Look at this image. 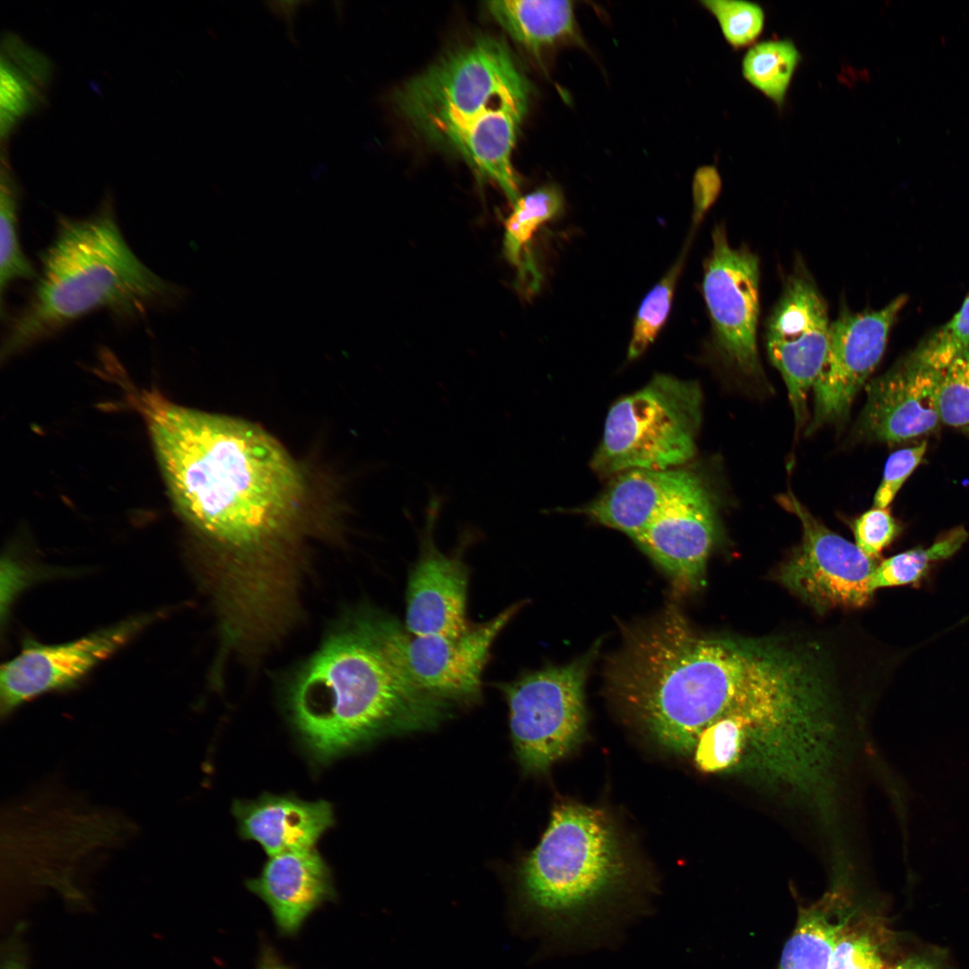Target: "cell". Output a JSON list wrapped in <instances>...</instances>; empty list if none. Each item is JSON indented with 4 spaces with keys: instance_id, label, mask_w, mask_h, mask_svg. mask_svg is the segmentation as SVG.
<instances>
[{
    "instance_id": "cell-8",
    "label": "cell",
    "mask_w": 969,
    "mask_h": 969,
    "mask_svg": "<svg viewBox=\"0 0 969 969\" xmlns=\"http://www.w3.org/2000/svg\"><path fill=\"white\" fill-rule=\"evenodd\" d=\"M586 662L544 668L501 685L515 752L527 771L547 770L581 739Z\"/></svg>"
},
{
    "instance_id": "cell-25",
    "label": "cell",
    "mask_w": 969,
    "mask_h": 969,
    "mask_svg": "<svg viewBox=\"0 0 969 969\" xmlns=\"http://www.w3.org/2000/svg\"><path fill=\"white\" fill-rule=\"evenodd\" d=\"M708 208L694 204L690 231L677 259L643 299L633 327L628 359L641 356L656 338L668 316L675 289L700 221Z\"/></svg>"
},
{
    "instance_id": "cell-9",
    "label": "cell",
    "mask_w": 969,
    "mask_h": 969,
    "mask_svg": "<svg viewBox=\"0 0 969 969\" xmlns=\"http://www.w3.org/2000/svg\"><path fill=\"white\" fill-rule=\"evenodd\" d=\"M760 263L747 247L730 246L723 224L711 233L703 291L717 353L746 377L763 374L757 349Z\"/></svg>"
},
{
    "instance_id": "cell-5",
    "label": "cell",
    "mask_w": 969,
    "mask_h": 969,
    "mask_svg": "<svg viewBox=\"0 0 969 969\" xmlns=\"http://www.w3.org/2000/svg\"><path fill=\"white\" fill-rule=\"evenodd\" d=\"M625 873L603 812L579 804L559 805L520 868V913L560 940L595 937L619 918L609 898Z\"/></svg>"
},
{
    "instance_id": "cell-4",
    "label": "cell",
    "mask_w": 969,
    "mask_h": 969,
    "mask_svg": "<svg viewBox=\"0 0 969 969\" xmlns=\"http://www.w3.org/2000/svg\"><path fill=\"white\" fill-rule=\"evenodd\" d=\"M529 96L508 46L481 36L409 80L394 101L419 135L467 162L519 131Z\"/></svg>"
},
{
    "instance_id": "cell-34",
    "label": "cell",
    "mask_w": 969,
    "mask_h": 969,
    "mask_svg": "<svg viewBox=\"0 0 969 969\" xmlns=\"http://www.w3.org/2000/svg\"><path fill=\"white\" fill-rule=\"evenodd\" d=\"M888 969H955L940 948L912 943L900 947Z\"/></svg>"
},
{
    "instance_id": "cell-28",
    "label": "cell",
    "mask_w": 969,
    "mask_h": 969,
    "mask_svg": "<svg viewBox=\"0 0 969 969\" xmlns=\"http://www.w3.org/2000/svg\"><path fill=\"white\" fill-rule=\"evenodd\" d=\"M967 538L962 528L949 532L929 548H916L884 560L877 565L871 578V590L917 581L931 563L954 554Z\"/></svg>"
},
{
    "instance_id": "cell-38",
    "label": "cell",
    "mask_w": 969,
    "mask_h": 969,
    "mask_svg": "<svg viewBox=\"0 0 969 969\" xmlns=\"http://www.w3.org/2000/svg\"><path fill=\"white\" fill-rule=\"evenodd\" d=\"M258 969H292L284 965L271 948H265Z\"/></svg>"
},
{
    "instance_id": "cell-18",
    "label": "cell",
    "mask_w": 969,
    "mask_h": 969,
    "mask_svg": "<svg viewBox=\"0 0 969 969\" xmlns=\"http://www.w3.org/2000/svg\"><path fill=\"white\" fill-rule=\"evenodd\" d=\"M705 484L696 472L678 467L632 469L615 475L580 511L633 539L665 510Z\"/></svg>"
},
{
    "instance_id": "cell-12",
    "label": "cell",
    "mask_w": 969,
    "mask_h": 969,
    "mask_svg": "<svg viewBox=\"0 0 969 969\" xmlns=\"http://www.w3.org/2000/svg\"><path fill=\"white\" fill-rule=\"evenodd\" d=\"M906 301L900 295L879 310L860 312L842 308L831 322L825 356L812 387L814 410L808 434L848 416L854 398L879 363Z\"/></svg>"
},
{
    "instance_id": "cell-26",
    "label": "cell",
    "mask_w": 969,
    "mask_h": 969,
    "mask_svg": "<svg viewBox=\"0 0 969 969\" xmlns=\"http://www.w3.org/2000/svg\"><path fill=\"white\" fill-rule=\"evenodd\" d=\"M19 186L2 153L0 177V290L3 301L4 291L14 281L32 279L35 270L24 255L18 233Z\"/></svg>"
},
{
    "instance_id": "cell-3",
    "label": "cell",
    "mask_w": 969,
    "mask_h": 969,
    "mask_svg": "<svg viewBox=\"0 0 969 969\" xmlns=\"http://www.w3.org/2000/svg\"><path fill=\"white\" fill-rule=\"evenodd\" d=\"M179 295L130 249L107 196L86 218H59L55 238L40 256L34 290L4 336L2 356L51 337L97 310L136 318Z\"/></svg>"
},
{
    "instance_id": "cell-40",
    "label": "cell",
    "mask_w": 969,
    "mask_h": 969,
    "mask_svg": "<svg viewBox=\"0 0 969 969\" xmlns=\"http://www.w3.org/2000/svg\"><path fill=\"white\" fill-rule=\"evenodd\" d=\"M257 652H258V651H257ZM240 653H255V652H240Z\"/></svg>"
},
{
    "instance_id": "cell-22",
    "label": "cell",
    "mask_w": 969,
    "mask_h": 969,
    "mask_svg": "<svg viewBox=\"0 0 969 969\" xmlns=\"http://www.w3.org/2000/svg\"><path fill=\"white\" fill-rule=\"evenodd\" d=\"M486 8L514 40L533 52L575 36L571 1H491L486 3Z\"/></svg>"
},
{
    "instance_id": "cell-11",
    "label": "cell",
    "mask_w": 969,
    "mask_h": 969,
    "mask_svg": "<svg viewBox=\"0 0 969 969\" xmlns=\"http://www.w3.org/2000/svg\"><path fill=\"white\" fill-rule=\"evenodd\" d=\"M780 502L798 517L803 534L800 546L781 568L782 583L817 609L868 603L873 595L875 559L825 527L791 492L780 496Z\"/></svg>"
},
{
    "instance_id": "cell-17",
    "label": "cell",
    "mask_w": 969,
    "mask_h": 969,
    "mask_svg": "<svg viewBox=\"0 0 969 969\" xmlns=\"http://www.w3.org/2000/svg\"><path fill=\"white\" fill-rule=\"evenodd\" d=\"M246 886L267 905L284 936L297 934L312 912L336 897L331 870L315 848L268 857Z\"/></svg>"
},
{
    "instance_id": "cell-21",
    "label": "cell",
    "mask_w": 969,
    "mask_h": 969,
    "mask_svg": "<svg viewBox=\"0 0 969 969\" xmlns=\"http://www.w3.org/2000/svg\"><path fill=\"white\" fill-rule=\"evenodd\" d=\"M52 65L17 36L4 37L1 54V139L3 145L22 118L45 100Z\"/></svg>"
},
{
    "instance_id": "cell-7",
    "label": "cell",
    "mask_w": 969,
    "mask_h": 969,
    "mask_svg": "<svg viewBox=\"0 0 969 969\" xmlns=\"http://www.w3.org/2000/svg\"><path fill=\"white\" fill-rule=\"evenodd\" d=\"M517 603L458 637L413 635L394 618L366 609L371 631L399 676L415 688L449 701L480 695L483 670L496 637L519 612Z\"/></svg>"
},
{
    "instance_id": "cell-31",
    "label": "cell",
    "mask_w": 969,
    "mask_h": 969,
    "mask_svg": "<svg viewBox=\"0 0 969 969\" xmlns=\"http://www.w3.org/2000/svg\"><path fill=\"white\" fill-rule=\"evenodd\" d=\"M938 405L941 423L969 425V348L944 370Z\"/></svg>"
},
{
    "instance_id": "cell-33",
    "label": "cell",
    "mask_w": 969,
    "mask_h": 969,
    "mask_svg": "<svg viewBox=\"0 0 969 969\" xmlns=\"http://www.w3.org/2000/svg\"><path fill=\"white\" fill-rule=\"evenodd\" d=\"M899 528L887 509L873 508L855 519L856 546L875 559L895 537Z\"/></svg>"
},
{
    "instance_id": "cell-30",
    "label": "cell",
    "mask_w": 969,
    "mask_h": 969,
    "mask_svg": "<svg viewBox=\"0 0 969 969\" xmlns=\"http://www.w3.org/2000/svg\"><path fill=\"white\" fill-rule=\"evenodd\" d=\"M702 4L715 16L726 40L735 48L754 42L763 31L764 13L755 3L705 0Z\"/></svg>"
},
{
    "instance_id": "cell-24",
    "label": "cell",
    "mask_w": 969,
    "mask_h": 969,
    "mask_svg": "<svg viewBox=\"0 0 969 969\" xmlns=\"http://www.w3.org/2000/svg\"><path fill=\"white\" fill-rule=\"evenodd\" d=\"M900 947L881 916L858 909L838 932L830 969H888Z\"/></svg>"
},
{
    "instance_id": "cell-19",
    "label": "cell",
    "mask_w": 969,
    "mask_h": 969,
    "mask_svg": "<svg viewBox=\"0 0 969 969\" xmlns=\"http://www.w3.org/2000/svg\"><path fill=\"white\" fill-rule=\"evenodd\" d=\"M231 813L240 837L257 842L268 857L315 848L335 822L329 802L288 794L265 792L254 799H235Z\"/></svg>"
},
{
    "instance_id": "cell-39",
    "label": "cell",
    "mask_w": 969,
    "mask_h": 969,
    "mask_svg": "<svg viewBox=\"0 0 969 969\" xmlns=\"http://www.w3.org/2000/svg\"><path fill=\"white\" fill-rule=\"evenodd\" d=\"M962 431L966 435V437L969 439V425L962 427Z\"/></svg>"
},
{
    "instance_id": "cell-13",
    "label": "cell",
    "mask_w": 969,
    "mask_h": 969,
    "mask_svg": "<svg viewBox=\"0 0 969 969\" xmlns=\"http://www.w3.org/2000/svg\"><path fill=\"white\" fill-rule=\"evenodd\" d=\"M153 618L151 615L130 618L63 644L27 645L1 668L2 718L42 694L72 686L126 644Z\"/></svg>"
},
{
    "instance_id": "cell-15",
    "label": "cell",
    "mask_w": 969,
    "mask_h": 969,
    "mask_svg": "<svg viewBox=\"0 0 969 969\" xmlns=\"http://www.w3.org/2000/svg\"><path fill=\"white\" fill-rule=\"evenodd\" d=\"M944 371L900 359L866 385V401L855 431L863 439L903 442L941 423L939 391Z\"/></svg>"
},
{
    "instance_id": "cell-6",
    "label": "cell",
    "mask_w": 969,
    "mask_h": 969,
    "mask_svg": "<svg viewBox=\"0 0 969 969\" xmlns=\"http://www.w3.org/2000/svg\"><path fill=\"white\" fill-rule=\"evenodd\" d=\"M702 406L698 382L654 375L611 406L590 467L603 476L678 467L695 453Z\"/></svg>"
},
{
    "instance_id": "cell-29",
    "label": "cell",
    "mask_w": 969,
    "mask_h": 969,
    "mask_svg": "<svg viewBox=\"0 0 969 969\" xmlns=\"http://www.w3.org/2000/svg\"><path fill=\"white\" fill-rule=\"evenodd\" d=\"M968 348L969 294L954 317L924 338L906 357L920 365L944 371Z\"/></svg>"
},
{
    "instance_id": "cell-20",
    "label": "cell",
    "mask_w": 969,
    "mask_h": 969,
    "mask_svg": "<svg viewBox=\"0 0 969 969\" xmlns=\"http://www.w3.org/2000/svg\"><path fill=\"white\" fill-rule=\"evenodd\" d=\"M857 910L841 885L801 907L777 969H830L838 932Z\"/></svg>"
},
{
    "instance_id": "cell-2",
    "label": "cell",
    "mask_w": 969,
    "mask_h": 969,
    "mask_svg": "<svg viewBox=\"0 0 969 969\" xmlns=\"http://www.w3.org/2000/svg\"><path fill=\"white\" fill-rule=\"evenodd\" d=\"M284 697L303 748L320 764L382 735L436 725L452 703L399 676L378 643L366 609L331 629L294 671Z\"/></svg>"
},
{
    "instance_id": "cell-32",
    "label": "cell",
    "mask_w": 969,
    "mask_h": 969,
    "mask_svg": "<svg viewBox=\"0 0 969 969\" xmlns=\"http://www.w3.org/2000/svg\"><path fill=\"white\" fill-rule=\"evenodd\" d=\"M927 450V442L898 450L886 463L882 481L876 491L874 508L887 509L904 483L917 467Z\"/></svg>"
},
{
    "instance_id": "cell-16",
    "label": "cell",
    "mask_w": 969,
    "mask_h": 969,
    "mask_svg": "<svg viewBox=\"0 0 969 969\" xmlns=\"http://www.w3.org/2000/svg\"><path fill=\"white\" fill-rule=\"evenodd\" d=\"M716 503L703 484L653 519L633 540L684 588L702 583L717 539Z\"/></svg>"
},
{
    "instance_id": "cell-1",
    "label": "cell",
    "mask_w": 969,
    "mask_h": 969,
    "mask_svg": "<svg viewBox=\"0 0 969 969\" xmlns=\"http://www.w3.org/2000/svg\"><path fill=\"white\" fill-rule=\"evenodd\" d=\"M141 408L174 505L210 551L221 630L275 632L297 613L299 549L310 531L301 467L243 419L144 392Z\"/></svg>"
},
{
    "instance_id": "cell-23",
    "label": "cell",
    "mask_w": 969,
    "mask_h": 969,
    "mask_svg": "<svg viewBox=\"0 0 969 969\" xmlns=\"http://www.w3.org/2000/svg\"><path fill=\"white\" fill-rule=\"evenodd\" d=\"M505 222L503 254L515 267L519 283L532 293L539 287L541 275L532 254L531 241L546 223L558 216L563 209V196L559 188L543 186L516 201Z\"/></svg>"
},
{
    "instance_id": "cell-36",
    "label": "cell",
    "mask_w": 969,
    "mask_h": 969,
    "mask_svg": "<svg viewBox=\"0 0 969 969\" xmlns=\"http://www.w3.org/2000/svg\"><path fill=\"white\" fill-rule=\"evenodd\" d=\"M1 969H29L26 947L22 939L21 926L4 943Z\"/></svg>"
},
{
    "instance_id": "cell-35",
    "label": "cell",
    "mask_w": 969,
    "mask_h": 969,
    "mask_svg": "<svg viewBox=\"0 0 969 969\" xmlns=\"http://www.w3.org/2000/svg\"><path fill=\"white\" fill-rule=\"evenodd\" d=\"M5 564L2 565V574H5L6 585L2 589V612L4 613L12 602L14 595L29 581L30 574L24 567L6 559Z\"/></svg>"
},
{
    "instance_id": "cell-10",
    "label": "cell",
    "mask_w": 969,
    "mask_h": 969,
    "mask_svg": "<svg viewBox=\"0 0 969 969\" xmlns=\"http://www.w3.org/2000/svg\"><path fill=\"white\" fill-rule=\"evenodd\" d=\"M828 307L802 259L795 261L765 323V346L787 388L797 428L807 420V397L822 367L829 336Z\"/></svg>"
},
{
    "instance_id": "cell-14",
    "label": "cell",
    "mask_w": 969,
    "mask_h": 969,
    "mask_svg": "<svg viewBox=\"0 0 969 969\" xmlns=\"http://www.w3.org/2000/svg\"><path fill=\"white\" fill-rule=\"evenodd\" d=\"M444 502V495L432 491L424 508L420 554L406 595L405 629L413 635L458 637L469 627L467 566L458 555L440 551L433 539Z\"/></svg>"
},
{
    "instance_id": "cell-37",
    "label": "cell",
    "mask_w": 969,
    "mask_h": 969,
    "mask_svg": "<svg viewBox=\"0 0 969 969\" xmlns=\"http://www.w3.org/2000/svg\"><path fill=\"white\" fill-rule=\"evenodd\" d=\"M269 8L275 14H278L284 20H287L289 23L292 22V18L298 11V5L301 4V1L291 2H268L266 3Z\"/></svg>"
},
{
    "instance_id": "cell-27",
    "label": "cell",
    "mask_w": 969,
    "mask_h": 969,
    "mask_svg": "<svg viewBox=\"0 0 969 969\" xmlns=\"http://www.w3.org/2000/svg\"><path fill=\"white\" fill-rule=\"evenodd\" d=\"M799 60L789 39L767 40L754 45L745 55V78L766 97L781 105Z\"/></svg>"
}]
</instances>
